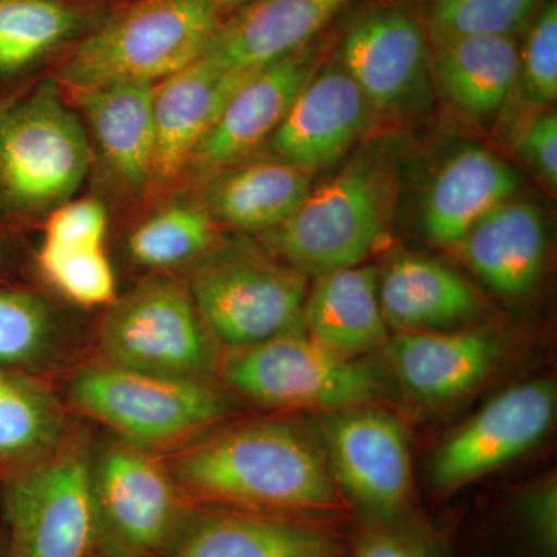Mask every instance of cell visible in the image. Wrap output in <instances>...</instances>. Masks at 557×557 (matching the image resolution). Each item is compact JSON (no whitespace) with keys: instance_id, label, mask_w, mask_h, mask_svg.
Returning a JSON list of instances; mask_svg holds the SVG:
<instances>
[{"instance_id":"6da1fadb","label":"cell","mask_w":557,"mask_h":557,"mask_svg":"<svg viewBox=\"0 0 557 557\" xmlns=\"http://www.w3.org/2000/svg\"><path fill=\"white\" fill-rule=\"evenodd\" d=\"M168 469L196 500L296 518L339 507L324 453L284 421H249L190 440Z\"/></svg>"},{"instance_id":"7a4b0ae2","label":"cell","mask_w":557,"mask_h":557,"mask_svg":"<svg viewBox=\"0 0 557 557\" xmlns=\"http://www.w3.org/2000/svg\"><path fill=\"white\" fill-rule=\"evenodd\" d=\"M209 0H135L78 39L58 83L84 91L116 84H159L205 53L222 25Z\"/></svg>"},{"instance_id":"3957f363","label":"cell","mask_w":557,"mask_h":557,"mask_svg":"<svg viewBox=\"0 0 557 557\" xmlns=\"http://www.w3.org/2000/svg\"><path fill=\"white\" fill-rule=\"evenodd\" d=\"M397 201L391 161L366 153L311 188L276 228L263 233L274 258L304 276L359 265L386 236Z\"/></svg>"},{"instance_id":"277c9868","label":"cell","mask_w":557,"mask_h":557,"mask_svg":"<svg viewBox=\"0 0 557 557\" xmlns=\"http://www.w3.org/2000/svg\"><path fill=\"white\" fill-rule=\"evenodd\" d=\"M186 287L209 333L231 348L302 330L307 276L247 239L215 240Z\"/></svg>"},{"instance_id":"5b68a950","label":"cell","mask_w":557,"mask_h":557,"mask_svg":"<svg viewBox=\"0 0 557 557\" xmlns=\"http://www.w3.org/2000/svg\"><path fill=\"white\" fill-rule=\"evenodd\" d=\"M89 164L86 127L57 79H42L0 108V194L14 207H60L81 188Z\"/></svg>"},{"instance_id":"8992f818","label":"cell","mask_w":557,"mask_h":557,"mask_svg":"<svg viewBox=\"0 0 557 557\" xmlns=\"http://www.w3.org/2000/svg\"><path fill=\"white\" fill-rule=\"evenodd\" d=\"M69 397L123 442L149 453L190 442L228 412L225 395L208 380L168 379L106 361L78 370Z\"/></svg>"},{"instance_id":"52a82bcc","label":"cell","mask_w":557,"mask_h":557,"mask_svg":"<svg viewBox=\"0 0 557 557\" xmlns=\"http://www.w3.org/2000/svg\"><path fill=\"white\" fill-rule=\"evenodd\" d=\"M91 490L109 557H170L194 519L168 465L123 440L91 460Z\"/></svg>"},{"instance_id":"ba28073f","label":"cell","mask_w":557,"mask_h":557,"mask_svg":"<svg viewBox=\"0 0 557 557\" xmlns=\"http://www.w3.org/2000/svg\"><path fill=\"white\" fill-rule=\"evenodd\" d=\"M211 333L177 278L152 276L113 300L101 325L104 361L168 379L208 380Z\"/></svg>"},{"instance_id":"9c48e42d","label":"cell","mask_w":557,"mask_h":557,"mask_svg":"<svg viewBox=\"0 0 557 557\" xmlns=\"http://www.w3.org/2000/svg\"><path fill=\"white\" fill-rule=\"evenodd\" d=\"M222 375L231 388L271 408H359L383 388L368 366L333 354L304 330L233 348Z\"/></svg>"},{"instance_id":"30bf717a","label":"cell","mask_w":557,"mask_h":557,"mask_svg":"<svg viewBox=\"0 0 557 557\" xmlns=\"http://www.w3.org/2000/svg\"><path fill=\"white\" fill-rule=\"evenodd\" d=\"M10 557H89L97 545L91 460L58 448L3 486Z\"/></svg>"},{"instance_id":"8fae6325","label":"cell","mask_w":557,"mask_h":557,"mask_svg":"<svg viewBox=\"0 0 557 557\" xmlns=\"http://www.w3.org/2000/svg\"><path fill=\"white\" fill-rule=\"evenodd\" d=\"M424 22L403 3L359 14L344 32L336 60L376 116L408 119L431 104V49Z\"/></svg>"},{"instance_id":"7c38bea8","label":"cell","mask_w":557,"mask_h":557,"mask_svg":"<svg viewBox=\"0 0 557 557\" xmlns=\"http://www.w3.org/2000/svg\"><path fill=\"white\" fill-rule=\"evenodd\" d=\"M333 480L368 520L399 518L412 497L408 435L379 410H335L319 424Z\"/></svg>"},{"instance_id":"4fadbf2b","label":"cell","mask_w":557,"mask_h":557,"mask_svg":"<svg viewBox=\"0 0 557 557\" xmlns=\"http://www.w3.org/2000/svg\"><path fill=\"white\" fill-rule=\"evenodd\" d=\"M556 391L544 380L500 392L450 435L432 458V485L450 493L525 454L555 420Z\"/></svg>"},{"instance_id":"5bb4252c","label":"cell","mask_w":557,"mask_h":557,"mask_svg":"<svg viewBox=\"0 0 557 557\" xmlns=\"http://www.w3.org/2000/svg\"><path fill=\"white\" fill-rule=\"evenodd\" d=\"M321 64V50L310 44L249 73L201 138L186 171L208 180L247 160L277 131Z\"/></svg>"},{"instance_id":"9a60e30c","label":"cell","mask_w":557,"mask_h":557,"mask_svg":"<svg viewBox=\"0 0 557 557\" xmlns=\"http://www.w3.org/2000/svg\"><path fill=\"white\" fill-rule=\"evenodd\" d=\"M376 120L375 110L336 58L319 65L277 131L273 157L317 174L354 148Z\"/></svg>"},{"instance_id":"2e32d148","label":"cell","mask_w":557,"mask_h":557,"mask_svg":"<svg viewBox=\"0 0 557 557\" xmlns=\"http://www.w3.org/2000/svg\"><path fill=\"white\" fill-rule=\"evenodd\" d=\"M348 0H248L201 57L225 72L265 67L313 44Z\"/></svg>"},{"instance_id":"e0dca14e","label":"cell","mask_w":557,"mask_h":557,"mask_svg":"<svg viewBox=\"0 0 557 557\" xmlns=\"http://www.w3.org/2000/svg\"><path fill=\"white\" fill-rule=\"evenodd\" d=\"M249 73L225 72L200 57L156 84L152 188L171 185L186 172L201 138Z\"/></svg>"},{"instance_id":"ac0fdd59","label":"cell","mask_w":557,"mask_h":557,"mask_svg":"<svg viewBox=\"0 0 557 557\" xmlns=\"http://www.w3.org/2000/svg\"><path fill=\"white\" fill-rule=\"evenodd\" d=\"M384 347L399 383L428 405L469 394L500 358V343L485 330L399 332Z\"/></svg>"},{"instance_id":"d6986e66","label":"cell","mask_w":557,"mask_h":557,"mask_svg":"<svg viewBox=\"0 0 557 557\" xmlns=\"http://www.w3.org/2000/svg\"><path fill=\"white\" fill-rule=\"evenodd\" d=\"M343 539L296 516L228 509L194 516L170 557H346Z\"/></svg>"},{"instance_id":"ffe728a7","label":"cell","mask_w":557,"mask_h":557,"mask_svg":"<svg viewBox=\"0 0 557 557\" xmlns=\"http://www.w3.org/2000/svg\"><path fill=\"white\" fill-rule=\"evenodd\" d=\"M520 178L493 150L468 146L438 168L421 203V230L429 240L456 247L493 209L511 200Z\"/></svg>"},{"instance_id":"44dd1931","label":"cell","mask_w":557,"mask_h":557,"mask_svg":"<svg viewBox=\"0 0 557 557\" xmlns=\"http://www.w3.org/2000/svg\"><path fill=\"white\" fill-rule=\"evenodd\" d=\"M456 247L483 284L516 298L530 292L544 270L547 220L536 205L511 199L475 223Z\"/></svg>"},{"instance_id":"7402d4cb","label":"cell","mask_w":557,"mask_h":557,"mask_svg":"<svg viewBox=\"0 0 557 557\" xmlns=\"http://www.w3.org/2000/svg\"><path fill=\"white\" fill-rule=\"evenodd\" d=\"M152 84L75 91L102 160L132 194L152 188L156 159Z\"/></svg>"},{"instance_id":"603a6c76","label":"cell","mask_w":557,"mask_h":557,"mask_svg":"<svg viewBox=\"0 0 557 557\" xmlns=\"http://www.w3.org/2000/svg\"><path fill=\"white\" fill-rule=\"evenodd\" d=\"M379 277L375 267L362 263L318 276L304 302V332L348 359L384 347L388 325L381 310Z\"/></svg>"},{"instance_id":"cb8c5ba5","label":"cell","mask_w":557,"mask_h":557,"mask_svg":"<svg viewBox=\"0 0 557 557\" xmlns=\"http://www.w3.org/2000/svg\"><path fill=\"white\" fill-rule=\"evenodd\" d=\"M313 177L314 172L277 157L244 160L208 178L203 207L215 223L263 234L302 203Z\"/></svg>"},{"instance_id":"d4e9b609","label":"cell","mask_w":557,"mask_h":557,"mask_svg":"<svg viewBox=\"0 0 557 557\" xmlns=\"http://www.w3.org/2000/svg\"><path fill=\"white\" fill-rule=\"evenodd\" d=\"M519 49L515 36H469L432 44V84L469 119H494L512 97Z\"/></svg>"},{"instance_id":"484cf974","label":"cell","mask_w":557,"mask_h":557,"mask_svg":"<svg viewBox=\"0 0 557 557\" xmlns=\"http://www.w3.org/2000/svg\"><path fill=\"white\" fill-rule=\"evenodd\" d=\"M381 310L399 332H437L478 313L474 288L438 260L398 256L379 277Z\"/></svg>"},{"instance_id":"4316f807","label":"cell","mask_w":557,"mask_h":557,"mask_svg":"<svg viewBox=\"0 0 557 557\" xmlns=\"http://www.w3.org/2000/svg\"><path fill=\"white\" fill-rule=\"evenodd\" d=\"M95 25L64 0H0V79L21 75Z\"/></svg>"},{"instance_id":"83f0119b","label":"cell","mask_w":557,"mask_h":557,"mask_svg":"<svg viewBox=\"0 0 557 557\" xmlns=\"http://www.w3.org/2000/svg\"><path fill=\"white\" fill-rule=\"evenodd\" d=\"M64 438V416L38 383L0 368V461L28 465L54 453Z\"/></svg>"},{"instance_id":"f1b7e54d","label":"cell","mask_w":557,"mask_h":557,"mask_svg":"<svg viewBox=\"0 0 557 557\" xmlns=\"http://www.w3.org/2000/svg\"><path fill=\"white\" fill-rule=\"evenodd\" d=\"M215 225L203 205L172 203L132 231L127 251L146 269H172L205 255L215 244Z\"/></svg>"},{"instance_id":"f546056e","label":"cell","mask_w":557,"mask_h":557,"mask_svg":"<svg viewBox=\"0 0 557 557\" xmlns=\"http://www.w3.org/2000/svg\"><path fill=\"white\" fill-rule=\"evenodd\" d=\"M539 0H431L424 21L432 44L469 36H515Z\"/></svg>"},{"instance_id":"4dcf8cb0","label":"cell","mask_w":557,"mask_h":557,"mask_svg":"<svg viewBox=\"0 0 557 557\" xmlns=\"http://www.w3.org/2000/svg\"><path fill=\"white\" fill-rule=\"evenodd\" d=\"M40 273L62 296L83 307H109L116 299V276L101 248H49L40 245Z\"/></svg>"},{"instance_id":"1f68e13d","label":"cell","mask_w":557,"mask_h":557,"mask_svg":"<svg viewBox=\"0 0 557 557\" xmlns=\"http://www.w3.org/2000/svg\"><path fill=\"white\" fill-rule=\"evenodd\" d=\"M53 338V314L42 299L20 289H0V368L40 361Z\"/></svg>"},{"instance_id":"d6a6232c","label":"cell","mask_w":557,"mask_h":557,"mask_svg":"<svg viewBox=\"0 0 557 557\" xmlns=\"http://www.w3.org/2000/svg\"><path fill=\"white\" fill-rule=\"evenodd\" d=\"M520 90L534 116L547 110L557 97V5L548 0L531 22L525 44L519 49L515 90ZM512 90V91H515Z\"/></svg>"},{"instance_id":"836d02e7","label":"cell","mask_w":557,"mask_h":557,"mask_svg":"<svg viewBox=\"0 0 557 557\" xmlns=\"http://www.w3.org/2000/svg\"><path fill=\"white\" fill-rule=\"evenodd\" d=\"M108 209L101 201H65L50 212L44 230L42 247L101 248L108 236Z\"/></svg>"},{"instance_id":"e575fe53","label":"cell","mask_w":557,"mask_h":557,"mask_svg":"<svg viewBox=\"0 0 557 557\" xmlns=\"http://www.w3.org/2000/svg\"><path fill=\"white\" fill-rule=\"evenodd\" d=\"M351 557H442V553L426 528L403 515L368 520L355 541Z\"/></svg>"},{"instance_id":"d590c367","label":"cell","mask_w":557,"mask_h":557,"mask_svg":"<svg viewBox=\"0 0 557 557\" xmlns=\"http://www.w3.org/2000/svg\"><path fill=\"white\" fill-rule=\"evenodd\" d=\"M518 152L549 189L557 188V113L544 110L516 135Z\"/></svg>"},{"instance_id":"8d00e7d4","label":"cell","mask_w":557,"mask_h":557,"mask_svg":"<svg viewBox=\"0 0 557 557\" xmlns=\"http://www.w3.org/2000/svg\"><path fill=\"white\" fill-rule=\"evenodd\" d=\"M520 515L542 557L557 556V483L555 478L528 490L520 498Z\"/></svg>"},{"instance_id":"74e56055","label":"cell","mask_w":557,"mask_h":557,"mask_svg":"<svg viewBox=\"0 0 557 557\" xmlns=\"http://www.w3.org/2000/svg\"><path fill=\"white\" fill-rule=\"evenodd\" d=\"M209 2L214 3V5H218L219 9L222 10L223 7L244 5L248 0H209Z\"/></svg>"}]
</instances>
